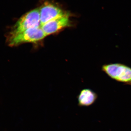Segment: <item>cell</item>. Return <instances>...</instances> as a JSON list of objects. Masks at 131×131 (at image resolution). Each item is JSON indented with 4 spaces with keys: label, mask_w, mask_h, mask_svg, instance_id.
Wrapping results in <instances>:
<instances>
[{
    "label": "cell",
    "mask_w": 131,
    "mask_h": 131,
    "mask_svg": "<svg viewBox=\"0 0 131 131\" xmlns=\"http://www.w3.org/2000/svg\"><path fill=\"white\" fill-rule=\"evenodd\" d=\"M102 70L110 78L117 82L131 86V68L120 63L105 64Z\"/></svg>",
    "instance_id": "3"
},
{
    "label": "cell",
    "mask_w": 131,
    "mask_h": 131,
    "mask_svg": "<svg viewBox=\"0 0 131 131\" xmlns=\"http://www.w3.org/2000/svg\"><path fill=\"white\" fill-rule=\"evenodd\" d=\"M46 35L41 27L28 29L13 36H8L7 41L9 46H16L25 43H36L43 40Z\"/></svg>",
    "instance_id": "2"
},
{
    "label": "cell",
    "mask_w": 131,
    "mask_h": 131,
    "mask_svg": "<svg viewBox=\"0 0 131 131\" xmlns=\"http://www.w3.org/2000/svg\"><path fill=\"white\" fill-rule=\"evenodd\" d=\"M39 9L41 26L68 14L57 6L50 3H45Z\"/></svg>",
    "instance_id": "4"
},
{
    "label": "cell",
    "mask_w": 131,
    "mask_h": 131,
    "mask_svg": "<svg viewBox=\"0 0 131 131\" xmlns=\"http://www.w3.org/2000/svg\"><path fill=\"white\" fill-rule=\"evenodd\" d=\"M98 98L97 94L89 89L82 90L77 97L78 106L88 107L93 105Z\"/></svg>",
    "instance_id": "6"
},
{
    "label": "cell",
    "mask_w": 131,
    "mask_h": 131,
    "mask_svg": "<svg viewBox=\"0 0 131 131\" xmlns=\"http://www.w3.org/2000/svg\"><path fill=\"white\" fill-rule=\"evenodd\" d=\"M69 15L67 14L61 17L54 19L41 26L45 35H50L71 26Z\"/></svg>",
    "instance_id": "5"
},
{
    "label": "cell",
    "mask_w": 131,
    "mask_h": 131,
    "mask_svg": "<svg viewBox=\"0 0 131 131\" xmlns=\"http://www.w3.org/2000/svg\"><path fill=\"white\" fill-rule=\"evenodd\" d=\"M39 9L26 13L20 18L12 27L8 36H13L32 28L41 27Z\"/></svg>",
    "instance_id": "1"
}]
</instances>
